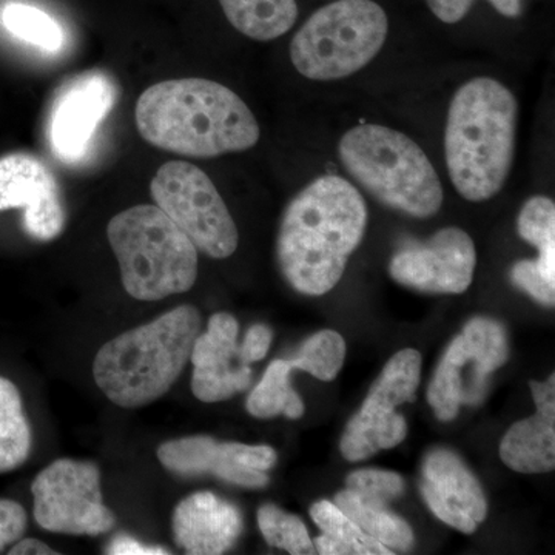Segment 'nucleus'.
Here are the masks:
<instances>
[{
  "mask_svg": "<svg viewBox=\"0 0 555 555\" xmlns=\"http://www.w3.org/2000/svg\"><path fill=\"white\" fill-rule=\"evenodd\" d=\"M334 503L353 524L387 550L408 551L414 545V531L411 526L387 509L386 503L358 495L347 488L338 492Z\"/></svg>",
  "mask_w": 555,
  "mask_h": 555,
  "instance_id": "21",
  "label": "nucleus"
},
{
  "mask_svg": "<svg viewBox=\"0 0 555 555\" xmlns=\"http://www.w3.org/2000/svg\"><path fill=\"white\" fill-rule=\"evenodd\" d=\"M10 555H51L56 554L49 545L38 539H21L14 543Z\"/></svg>",
  "mask_w": 555,
  "mask_h": 555,
  "instance_id": "35",
  "label": "nucleus"
},
{
  "mask_svg": "<svg viewBox=\"0 0 555 555\" xmlns=\"http://www.w3.org/2000/svg\"><path fill=\"white\" fill-rule=\"evenodd\" d=\"M430 11L444 24H456L469 13L476 0H426Z\"/></svg>",
  "mask_w": 555,
  "mask_h": 555,
  "instance_id": "34",
  "label": "nucleus"
},
{
  "mask_svg": "<svg viewBox=\"0 0 555 555\" xmlns=\"http://www.w3.org/2000/svg\"><path fill=\"white\" fill-rule=\"evenodd\" d=\"M537 412L509 427L500 456L509 469L545 474L555 467V375L545 383L531 382Z\"/></svg>",
  "mask_w": 555,
  "mask_h": 555,
  "instance_id": "19",
  "label": "nucleus"
},
{
  "mask_svg": "<svg viewBox=\"0 0 555 555\" xmlns=\"http://www.w3.org/2000/svg\"><path fill=\"white\" fill-rule=\"evenodd\" d=\"M518 233L521 238L539 248L535 259L540 272L555 283V204L546 196L526 201L518 215Z\"/></svg>",
  "mask_w": 555,
  "mask_h": 555,
  "instance_id": "25",
  "label": "nucleus"
},
{
  "mask_svg": "<svg viewBox=\"0 0 555 555\" xmlns=\"http://www.w3.org/2000/svg\"><path fill=\"white\" fill-rule=\"evenodd\" d=\"M173 539L190 555L228 553L243 532V516L214 492H195L175 507Z\"/></svg>",
  "mask_w": 555,
  "mask_h": 555,
  "instance_id": "18",
  "label": "nucleus"
},
{
  "mask_svg": "<svg viewBox=\"0 0 555 555\" xmlns=\"http://www.w3.org/2000/svg\"><path fill=\"white\" fill-rule=\"evenodd\" d=\"M422 361L415 349L400 350L387 361L363 408L350 418L343 434L339 451L347 462H363L379 451L398 447L406 438V420L396 409L415 401Z\"/></svg>",
  "mask_w": 555,
  "mask_h": 555,
  "instance_id": "11",
  "label": "nucleus"
},
{
  "mask_svg": "<svg viewBox=\"0 0 555 555\" xmlns=\"http://www.w3.org/2000/svg\"><path fill=\"white\" fill-rule=\"evenodd\" d=\"M518 104L492 78L460 87L449 105L444 152L449 178L463 198L483 203L503 189L516 152Z\"/></svg>",
  "mask_w": 555,
  "mask_h": 555,
  "instance_id": "3",
  "label": "nucleus"
},
{
  "mask_svg": "<svg viewBox=\"0 0 555 555\" xmlns=\"http://www.w3.org/2000/svg\"><path fill=\"white\" fill-rule=\"evenodd\" d=\"M158 460L178 476L211 474L244 488H264L269 485L268 470L275 466L278 456L270 447L218 443L215 438L195 436L160 444Z\"/></svg>",
  "mask_w": 555,
  "mask_h": 555,
  "instance_id": "14",
  "label": "nucleus"
},
{
  "mask_svg": "<svg viewBox=\"0 0 555 555\" xmlns=\"http://www.w3.org/2000/svg\"><path fill=\"white\" fill-rule=\"evenodd\" d=\"M347 489L366 499L389 503L404 492L403 477L382 469H360L346 480Z\"/></svg>",
  "mask_w": 555,
  "mask_h": 555,
  "instance_id": "29",
  "label": "nucleus"
},
{
  "mask_svg": "<svg viewBox=\"0 0 555 555\" xmlns=\"http://www.w3.org/2000/svg\"><path fill=\"white\" fill-rule=\"evenodd\" d=\"M389 21L372 0H337L315 11L291 43V60L310 80L356 75L385 46Z\"/></svg>",
  "mask_w": 555,
  "mask_h": 555,
  "instance_id": "7",
  "label": "nucleus"
},
{
  "mask_svg": "<svg viewBox=\"0 0 555 555\" xmlns=\"http://www.w3.org/2000/svg\"><path fill=\"white\" fill-rule=\"evenodd\" d=\"M477 254L465 230H438L426 243H412L390 259L389 273L401 286L426 294H463L473 284Z\"/></svg>",
  "mask_w": 555,
  "mask_h": 555,
  "instance_id": "13",
  "label": "nucleus"
},
{
  "mask_svg": "<svg viewBox=\"0 0 555 555\" xmlns=\"http://www.w3.org/2000/svg\"><path fill=\"white\" fill-rule=\"evenodd\" d=\"M107 236L131 298L159 301L195 286L198 248L158 206L120 211L108 222Z\"/></svg>",
  "mask_w": 555,
  "mask_h": 555,
  "instance_id": "6",
  "label": "nucleus"
},
{
  "mask_svg": "<svg viewBox=\"0 0 555 555\" xmlns=\"http://www.w3.org/2000/svg\"><path fill=\"white\" fill-rule=\"evenodd\" d=\"M422 495L434 516L463 534H474L488 516L480 481L448 449L429 452L423 465Z\"/></svg>",
  "mask_w": 555,
  "mask_h": 555,
  "instance_id": "16",
  "label": "nucleus"
},
{
  "mask_svg": "<svg viewBox=\"0 0 555 555\" xmlns=\"http://www.w3.org/2000/svg\"><path fill=\"white\" fill-rule=\"evenodd\" d=\"M24 210V230L33 240H56L67 215L61 189L47 164L28 153L0 158V211Z\"/></svg>",
  "mask_w": 555,
  "mask_h": 555,
  "instance_id": "15",
  "label": "nucleus"
},
{
  "mask_svg": "<svg viewBox=\"0 0 555 555\" xmlns=\"http://www.w3.org/2000/svg\"><path fill=\"white\" fill-rule=\"evenodd\" d=\"M35 520L54 534H107L116 517L104 505L100 467L91 462L61 459L40 470L31 485Z\"/></svg>",
  "mask_w": 555,
  "mask_h": 555,
  "instance_id": "10",
  "label": "nucleus"
},
{
  "mask_svg": "<svg viewBox=\"0 0 555 555\" xmlns=\"http://www.w3.org/2000/svg\"><path fill=\"white\" fill-rule=\"evenodd\" d=\"M346 358V341L338 332L321 331L312 335L299 349L294 360H288L292 369L308 372L321 382L337 378Z\"/></svg>",
  "mask_w": 555,
  "mask_h": 555,
  "instance_id": "27",
  "label": "nucleus"
},
{
  "mask_svg": "<svg viewBox=\"0 0 555 555\" xmlns=\"http://www.w3.org/2000/svg\"><path fill=\"white\" fill-rule=\"evenodd\" d=\"M272 331L264 324H255L248 328L243 345L240 346L241 360L246 364L257 363L268 356L272 345Z\"/></svg>",
  "mask_w": 555,
  "mask_h": 555,
  "instance_id": "32",
  "label": "nucleus"
},
{
  "mask_svg": "<svg viewBox=\"0 0 555 555\" xmlns=\"http://www.w3.org/2000/svg\"><path fill=\"white\" fill-rule=\"evenodd\" d=\"M139 134L156 149L189 158H217L255 147L261 137L246 102L203 78L164 80L139 96Z\"/></svg>",
  "mask_w": 555,
  "mask_h": 555,
  "instance_id": "2",
  "label": "nucleus"
},
{
  "mask_svg": "<svg viewBox=\"0 0 555 555\" xmlns=\"http://www.w3.org/2000/svg\"><path fill=\"white\" fill-rule=\"evenodd\" d=\"M366 225V201L347 179L317 178L284 210L276 238L281 273L299 294H327L345 275Z\"/></svg>",
  "mask_w": 555,
  "mask_h": 555,
  "instance_id": "1",
  "label": "nucleus"
},
{
  "mask_svg": "<svg viewBox=\"0 0 555 555\" xmlns=\"http://www.w3.org/2000/svg\"><path fill=\"white\" fill-rule=\"evenodd\" d=\"M321 534L315 540V550L323 555H392L377 540L367 535L363 529L353 524L334 502L321 500L310 509Z\"/></svg>",
  "mask_w": 555,
  "mask_h": 555,
  "instance_id": "22",
  "label": "nucleus"
},
{
  "mask_svg": "<svg viewBox=\"0 0 555 555\" xmlns=\"http://www.w3.org/2000/svg\"><path fill=\"white\" fill-rule=\"evenodd\" d=\"M292 366L288 360H275L266 369L264 377L251 390L246 403L247 412L257 418H273L286 415L297 420L305 414V403L298 393L292 389Z\"/></svg>",
  "mask_w": 555,
  "mask_h": 555,
  "instance_id": "24",
  "label": "nucleus"
},
{
  "mask_svg": "<svg viewBox=\"0 0 555 555\" xmlns=\"http://www.w3.org/2000/svg\"><path fill=\"white\" fill-rule=\"evenodd\" d=\"M105 554L108 555H167V551L163 546H150L139 542L131 535L118 534L113 537L112 542L105 547Z\"/></svg>",
  "mask_w": 555,
  "mask_h": 555,
  "instance_id": "33",
  "label": "nucleus"
},
{
  "mask_svg": "<svg viewBox=\"0 0 555 555\" xmlns=\"http://www.w3.org/2000/svg\"><path fill=\"white\" fill-rule=\"evenodd\" d=\"M3 27L14 38L43 51H60L65 46V33L60 22L53 20L46 11L27 5L10 3L0 14Z\"/></svg>",
  "mask_w": 555,
  "mask_h": 555,
  "instance_id": "26",
  "label": "nucleus"
},
{
  "mask_svg": "<svg viewBox=\"0 0 555 555\" xmlns=\"http://www.w3.org/2000/svg\"><path fill=\"white\" fill-rule=\"evenodd\" d=\"M500 14L506 17H518L521 14V0H488Z\"/></svg>",
  "mask_w": 555,
  "mask_h": 555,
  "instance_id": "36",
  "label": "nucleus"
},
{
  "mask_svg": "<svg viewBox=\"0 0 555 555\" xmlns=\"http://www.w3.org/2000/svg\"><path fill=\"white\" fill-rule=\"evenodd\" d=\"M509 360L505 326L492 318L467 321L449 345L427 389V401L440 422H452L463 404L481 403L492 372Z\"/></svg>",
  "mask_w": 555,
  "mask_h": 555,
  "instance_id": "9",
  "label": "nucleus"
},
{
  "mask_svg": "<svg viewBox=\"0 0 555 555\" xmlns=\"http://www.w3.org/2000/svg\"><path fill=\"white\" fill-rule=\"evenodd\" d=\"M258 526L270 546L280 547L292 555L317 553L315 545L301 518L284 513L275 505L259 507Z\"/></svg>",
  "mask_w": 555,
  "mask_h": 555,
  "instance_id": "28",
  "label": "nucleus"
},
{
  "mask_svg": "<svg viewBox=\"0 0 555 555\" xmlns=\"http://www.w3.org/2000/svg\"><path fill=\"white\" fill-rule=\"evenodd\" d=\"M27 526L28 518L24 506L13 500L0 499V553L21 540Z\"/></svg>",
  "mask_w": 555,
  "mask_h": 555,
  "instance_id": "31",
  "label": "nucleus"
},
{
  "mask_svg": "<svg viewBox=\"0 0 555 555\" xmlns=\"http://www.w3.org/2000/svg\"><path fill=\"white\" fill-rule=\"evenodd\" d=\"M238 334L235 317L221 312L210 317L207 331L195 339L192 392L199 401L218 403L250 386V366L233 367V360H241Z\"/></svg>",
  "mask_w": 555,
  "mask_h": 555,
  "instance_id": "17",
  "label": "nucleus"
},
{
  "mask_svg": "<svg viewBox=\"0 0 555 555\" xmlns=\"http://www.w3.org/2000/svg\"><path fill=\"white\" fill-rule=\"evenodd\" d=\"M338 158L361 188L379 203L414 218H430L443 204L433 163L406 134L361 124L339 139Z\"/></svg>",
  "mask_w": 555,
  "mask_h": 555,
  "instance_id": "5",
  "label": "nucleus"
},
{
  "mask_svg": "<svg viewBox=\"0 0 555 555\" xmlns=\"http://www.w3.org/2000/svg\"><path fill=\"white\" fill-rule=\"evenodd\" d=\"M33 444L31 426L25 416L20 389L0 377V474L27 462Z\"/></svg>",
  "mask_w": 555,
  "mask_h": 555,
  "instance_id": "23",
  "label": "nucleus"
},
{
  "mask_svg": "<svg viewBox=\"0 0 555 555\" xmlns=\"http://www.w3.org/2000/svg\"><path fill=\"white\" fill-rule=\"evenodd\" d=\"M118 87L101 69L80 73L54 94L47 118V142L61 163L78 164L89 155L101 124L116 105Z\"/></svg>",
  "mask_w": 555,
  "mask_h": 555,
  "instance_id": "12",
  "label": "nucleus"
},
{
  "mask_svg": "<svg viewBox=\"0 0 555 555\" xmlns=\"http://www.w3.org/2000/svg\"><path fill=\"white\" fill-rule=\"evenodd\" d=\"M219 3L236 30L262 42L286 35L298 17L297 0H219Z\"/></svg>",
  "mask_w": 555,
  "mask_h": 555,
  "instance_id": "20",
  "label": "nucleus"
},
{
  "mask_svg": "<svg viewBox=\"0 0 555 555\" xmlns=\"http://www.w3.org/2000/svg\"><path fill=\"white\" fill-rule=\"evenodd\" d=\"M199 332L198 309H171L105 343L93 361L94 382L116 406H147L181 377Z\"/></svg>",
  "mask_w": 555,
  "mask_h": 555,
  "instance_id": "4",
  "label": "nucleus"
},
{
  "mask_svg": "<svg viewBox=\"0 0 555 555\" xmlns=\"http://www.w3.org/2000/svg\"><path fill=\"white\" fill-rule=\"evenodd\" d=\"M511 281L514 286L531 295L535 301L542 305L554 308L555 305V283L550 280L542 272L534 261H518L511 269Z\"/></svg>",
  "mask_w": 555,
  "mask_h": 555,
  "instance_id": "30",
  "label": "nucleus"
},
{
  "mask_svg": "<svg viewBox=\"0 0 555 555\" xmlns=\"http://www.w3.org/2000/svg\"><path fill=\"white\" fill-rule=\"evenodd\" d=\"M156 206L207 257L225 259L238 248L240 235L211 179L185 160H170L150 184Z\"/></svg>",
  "mask_w": 555,
  "mask_h": 555,
  "instance_id": "8",
  "label": "nucleus"
}]
</instances>
